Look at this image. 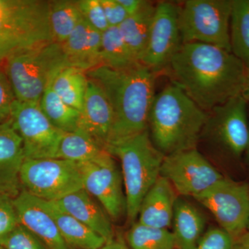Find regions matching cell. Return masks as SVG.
Here are the masks:
<instances>
[{
	"instance_id": "obj_1",
	"label": "cell",
	"mask_w": 249,
	"mask_h": 249,
	"mask_svg": "<svg viewBox=\"0 0 249 249\" xmlns=\"http://www.w3.org/2000/svg\"><path fill=\"white\" fill-rule=\"evenodd\" d=\"M247 70L231 52L193 42L183 44L165 71L173 85L209 112L241 95Z\"/></svg>"
},
{
	"instance_id": "obj_2",
	"label": "cell",
	"mask_w": 249,
	"mask_h": 249,
	"mask_svg": "<svg viewBox=\"0 0 249 249\" xmlns=\"http://www.w3.org/2000/svg\"><path fill=\"white\" fill-rule=\"evenodd\" d=\"M157 75L142 63L121 70L100 66L87 72L106 93L114 114L106 147L148 129Z\"/></svg>"
},
{
	"instance_id": "obj_3",
	"label": "cell",
	"mask_w": 249,
	"mask_h": 249,
	"mask_svg": "<svg viewBox=\"0 0 249 249\" xmlns=\"http://www.w3.org/2000/svg\"><path fill=\"white\" fill-rule=\"evenodd\" d=\"M208 112L176 85L155 95L148 118V131L155 146L167 156L196 148Z\"/></svg>"
},
{
	"instance_id": "obj_4",
	"label": "cell",
	"mask_w": 249,
	"mask_h": 249,
	"mask_svg": "<svg viewBox=\"0 0 249 249\" xmlns=\"http://www.w3.org/2000/svg\"><path fill=\"white\" fill-rule=\"evenodd\" d=\"M106 150L120 160L127 219L132 224L138 217L144 196L160 176L164 160L155 146L148 129L124 142L109 145Z\"/></svg>"
},
{
	"instance_id": "obj_5",
	"label": "cell",
	"mask_w": 249,
	"mask_h": 249,
	"mask_svg": "<svg viewBox=\"0 0 249 249\" xmlns=\"http://www.w3.org/2000/svg\"><path fill=\"white\" fill-rule=\"evenodd\" d=\"M1 62L16 99L29 103H40L55 75L68 67L61 44L55 42L19 51Z\"/></svg>"
},
{
	"instance_id": "obj_6",
	"label": "cell",
	"mask_w": 249,
	"mask_h": 249,
	"mask_svg": "<svg viewBox=\"0 0 249 249\" xmlns=\"http://www.w3.org/2000/svg\"><path fill=\"white\" fill-rule=\"evenodd\" d=\"M51 42L49 1L0 0V63L19 51Z\"/></svg>"
},
{
	"instance_id": "obj_7",
	"label": "cell",
	"mask_w": 249,
	"mask_h": 249,
	"mask_svg": "<svg viewBox=\"0 0 249 249\" xmlns=\"http://www.w3.org/2000/svg\"><path fill=\"white\" fill-rule=\"evenodd\" d=\"M232 0H188L180 6L178 27L183 44L202 43L231 52Z\"/></svg>"
},
{
	"instance_id": "obj_8",
	"label": "cell",
	"mask_w": 249,
	"mask_h": 249,
	"mask_svg": "<svg viewBox=\"0 0 249 249\" xmlns=\"http://www.w3.org/2000/svg\"><path fill=\"white\" fill-rule=\"evenodd\" d=\"M19 179L22 191L47 201L83 188L78 163L58 158L24 160Z\"/></svg>"
},
{
	"instance_id": "obj_9",
	"label": "cell",
	"mask_w": 249,
	"mask_h": 249,
	"mask_svg": "<svg viewBox=\"0 0 249 249\" xmlns=\"http://www.w3.org/2000/svg\"><path fill=\"white\" fill-rule=\"evenodd\" d=\"M9 119L22 139L25 160L55 158L64 132L47 119L39 103L16 100Z\"/></svg>"
},
{
	"instance_id": "obj_10",
	"label": "cell",
	"mask_w": 249,
	"mask_h": 249,
	"mask_svg": "<svg viewBox=\"0 0 249 249\" xmlns=\"http://www.w3.org/2000/svg\"><path fill=\"white\" fill-rule=\"evenodd\" d=\"M214 216L221 229L233 238L247 231L249 223V186L229 178L195 197Z\"/></svg>"
},
{
	"instance_id": "obj_11",
	"label": "cell",
	"mask_w": 249,
	"mask_h": 249,
	"mask_svg": "<svg viewBox=\"0 0 249 249\" xmlns=\"http://www.w3.org/2000/svg\"><path fill=\"white\" fill-rule=\"evenodd\" d=\"M160 176L169 181L177 194L194 198L224 178L196 148L165 156Z\"/></svg>"
},
{
	"instance_id": "obj_12",
	"label": "cell",
	"mask_w": 249,
	"mask_h": 249,
	"mask_svg": "<svg viewBox=\"0 0 249 249\" xmlns=\"http://www.w3.org/2000/svg\"><path fill=\"white\" fill-rule=\"evenodd\" d=\"M83 188L101 205L113 220L126 212L123 179L113 156L107 150L93 160L78 163Z\"/></svg>"
},
{
	"instance_id": "obj_13",
	"label": "cell",
	"mask_w": 249,
	"mask_h": 249,
	"mask_svg": "<svg viewBox=\"0 0 249 249\" xmlns=\"http://www.w3.org/2000/svg\"><path fill=\"white\" fill-rule=\"evenodd\" d=\"M180 6L169 1L156 4L148 43L141 63L157 74L165 71L183 45L178 27Z\"/></svg>"
},
{
	"instance_id": "obj_14",
	"label": "cell",
	"mask_w": 249,
	"mask_h": 249,
	"mask_svg": "<svg viewBox=\"0 0 249 249\" xmlns=\"http://www.w3.org/2000/svg\"><path fill=\"white\" fill-rule=\"evenodd\" d=\"M202 133L213 136L227 151L235 157L246 152L249 142L247 102L242 95L208 112Z\"/></svg>"
},
{
	"instance_id": "obj_15",
	"label": "cell",
	"mask_w": 249,
	"mask_h": 249,
	"mask_svg": "<svg viewBox=\"0 0 249 249\" xmlns=\"http://www.w3.org/2000/svg\"><path fill=\"white\" fill-rule=\"evenodd\" d=\"M14 202L19 224L38 237L49 249H71L62 238L45 201L22 191Z\"/></svg>"
},
{
	"instance_id": "obj_16",
	"label": "cell",
	"mask_w": 249,
	"mask_h": 249,
	"mask_svg": "<svg viewBox=\"0 0 249 249\" xmlns=\"http://www.w3.org/2000/svg\"><path fill=\"white\" fill-rule=\"evenodd\" d=\"M25 160L22 141L11 121L0 124V193L15 199L22 191L21 168Z\"/></svg>"
},
{
	"instance_id": "obj_17",
	"label": "cell",
	"mask_w": 249,
	"mask_h": 249,
	"mask_svg": "<svg viewBox=\"0 0 249 249\" xmlns=\"http://www.w3.org/2000/svg\"><path fill=\"white\" fill-rule=\"evenodd\" d=\"M80 128L88 132L106 149L110 134L114 114L101 87L88 78L83 108L80 111Z\"/></svg>"
},
{
	"instance_id": "obj_18",
	"label": "cell",
	"mask_w": 249,
	"mask_h": 249,
	"mask_svg": "<svg viewBox=\"0 0 249 249\" xmlns=\"http://www.w3.org/2000/svg\"><path fill=\"white\" fill-rule=\"evenodd\" d=\"M53 202L62 211L101 235L106 242L115 237L111 218L101 205L83 188Z\"/></svg>"
},
{
	"instance_id": "obj_19",
	"label": "cell",
	"mask_w": 249,
	"mask_h": 249,
	"mask_svg": "<svg viewBox=\"0 0 249 249\" xmlns=\"http://www.w3.org/2000/svg\"><path fill=\"white\" fill-rule=\"evenodd\" d=\"M101 37L102 34L83 18L70 37L61 44L68 67L88 72L101 66Z\"/></svg>"
},
{
	"instance_id": "obj_20",
	"label": "cell",
	"mask_w": 249,
	"mask_h": 249,
	"mask_svg": "<svg viewBox=\"0 0 249 249\" xmlns=\"http://www.w3.org/2000/svg\"><path fill=\"white\" fill-rule=\"evenodd\" d=\"M177 193L163 177L157 178L140 206L138 222L148 227L168 229L173 222Z\"/></svg>"
},
{
	"instance_id": "obj_21",
	"label": "cell",
	"mask_w": 249,
	"mask_h": 249,
	"mask_svg": "<svg viewBox=\"0 0 249 249\" xmlns=\"http://www.w3.org/2000/svg\"><path fill=\"white\" fill-rule=\"evenodd\" d=\"M205 224L204 216L197 208L184 199H177L172 222L176 249H196Z\"/></svg>"
},
{
	"instance_id": "obj_22",
	"label": "cell",
	"mask_w": 249,
	"mask_h": 249,
	"mask_svg": "<svg viewBox=\"0 0 249 249\" xmlns=\"http://www.w3.org/2000/svg\"><path fill=\"white\" fill-rule=\"evenodd\" d=\"M53 216L62 238L72 249H99L106 241L89 227L62 211L53 201H45Z\"/></svg>"
},
{
	"instance_id": "obj_23",
	"label": "cell",
	"mask_w": 249,
	"mask_h": 249,
	"mask_svg": "<svg viewBox=\"0 0 249 249\" xmlns=\"http://www.w3.org/2000/svg\"><path fill=\"white\" fill-rule=\"evenodd\" d=\"M155 9L156 5L150 2L140 12L128 16L119 27L132 58L139 63L146 50Z\"/></svg>"
},
{
	"instance_id": "obj_24",
	"label": "cell",
	"mask_w": 249,
	"mask_h": 249,
	"mask_svg": "<svg viewBox=\"0 0 249 249\" xmlns=\"http://www.w3.org/2000/svg\"><path fill=\"white\" fill-rule=\"evenodd\" d=\"M105 150L90 134L79 127L62 134L55 158L84 163L96 158Z\"/></svg>"
},
{
	"instance_id": "obj_25",
	"label": "cell",
	"mask_w": 249,
	"mask_h": 249,
	"mask_svg": "<svg viewBox=\"0 0 249 249\" xmlns=\"http://www.w3.org/2000/svg\"><path fill=\"white\" fill-rule=\"evenodd\" d=\"M88 84L87 72L71 67L62 69L51 83L52 89L59 97L79 111L83 108Z\"/></svg>"
},
{
	"instance_id": "obj_26",
	"label": "cell",
	"mask_w": 249,
	"mask_h": 249,
	"mask_svg": "<svg viewBox=\"0 0 249 249\" xmlns=\"http://www.w3.org/2000/svg\"><path fill=\"white\" fill-rule=\"evenodd\" d=\"M83 19L77 0L49 1V24L54 42L63 43Z\"/></svg>"
},
{
	"instance_id": "obj_27",
	"label": "cell",
	"mask_w": 249,
	"mask_h": 249,
	"mask_svg": "<svg viewBox=\"0 0 249 249\" xmlns=\"http://www.w3.org/2000/svg\"><path fill=\"white\" fill-rule=\"evenodd\" d=\"M230 45L231 53L249 69V0H232Z\"/></svg>"
},
{
	"instance_id": "obj_28",
	"label": "cell",
	"mask_w": 249,
	"mask_h": 249,
	"mask_svg": "<svg viewBox=\"0 0 249 249\" xmlns=\"http://www.w3.org/2000/svg\"><path fill=\"white\" fill-rule=\"evenodd\" d=\"M39 105L47 119L64 133L79 128L80 111L64 102L52 89L51 83L45 89Z\"/></svg>"
},
{
	"instance_id": "obj_29",
	"label": "cell",
	"mask_w": 249,
	"mask_h": 249,
	"mask_svg": "<svg viewBox=\"0 0 249 249\" xmlns=\"http://www.w3.org/2000/svg\"><path fill=\"white\" fill-rule=\"evenodd\" d=\"M100 59L101 66L116 70L128 68L139 63L132 58L119 27H109L102 33Z\"/></svg>"
},
{
	"instance_id": "obj_30",
	"label": "cell",
	"mask_w": 249,
	"mask_h": 249,
	"mask_svg": "<svg viewBox=\"0 0 249 249\" xmlns=\"http://www.w3.org/2000/svg\"><path fill=\"white\" fill-rule=\"evenodd\" d=\"M126 239L131 249H176L173 232L168 229L148 227L138 221L132 224Z\"/></svg>"
},
{
	"instance_id": "obj_31",
	"label": "cell",
	"mask_w": 249,
	"mask_h": 249,
	"mask_svg": "<svg viewBox=\"0 0 249 249\" xmlns=\"http://www.w3.org/2000/svg\"><path fill=\"white\" fill-rule=\"evenodd\" d=\"M0 245L4 249H49L38 237L19 224L0 240Z\"/></svg>"
},
{
	"instance_id": "obj_32",
	"label": "cell",
	"mask_w": 249,
	"mask_h": 249,
	"mask_svg": "<svg viewBox=\"0 0 249 249\" xmlns=\"http://www.w3.org/2000/svg\"><path fill=\"white\" fill-rule=\"evenodd\" d=\"M83 17L90 25L101 34L109 28L100 0H77Z\"/></svg>"
},
{
	"instance_id": "obj_33",
	"label": "cell",
	"mask_w": 249,
	"mask_h": 249,
	"mask_svg": "<svg viewBox=\"0 0 249 249\" xmlns=\"http://www.w3.org/2000/svg\"><path fill=\"white\" fill-rule=\"evenodd\" d=\"M14 199L0 193V240L19 224Z\"/></svg>"
},
{
	"instance_id": "obj_34",
	"label": "cell",
	"mask_w": 249,
	"mask_h": 249,
	"mask_svg": "<svg viewBox=\"0 0 249 249\" xmlns=\"http://www.w3.org/2000/svg\"><path fill=\"white\" fill-rule=\"evenodd\" d=\"M233 241L229 232L216 228L202 235L196 249H231Z\"/></svg>"
},
{
	"instance_id": "obj_35",
	"label": "cell",
	"mask_w": 249,
	"mask_h": 249,
	"mask_svg": "<svg viewBox=\"0 0 249 249\" xmlns=\"http://www.w3.org/2000/svg\"><path fill=\"white\" fill-rule=\"evenodd\" d=\"M16 95L3 67L0 66V124L9 120Z\"/></svg>"
},
{
	"instance_id": "obj_36",
	"label": "cell",
	"mask_w": 249,
	"mask_h": 249,
	"mask_svg": "<svg viewBox=\"0 0 249 249\" xmlns=\"http://www.w3.org/2000/svg\"><path fill=\"white\" fill-rule=\"evenodd\" d=\"M109 27H119L128 18V14L118 0H100Z\"/></svg>"
},
{
	"instance_id": "obj_37",
	"label": "cell",
	"mask_w": 249,
	"mask_h": 249,
	"mask_svg": "<svg viewBox=\"0 0 249 249\" xmlns=\"http://www.w3.org/2000/svg\"><path fill=\"white\" fill-rule=\"evenodd\" d=\"M118 1L129 16L140 12L151 2L145 0H118Z\"/></svg>"
},
{
	"instance_id": "obj_38",
	"label": "cell",
	"mask_w": 249,
	"mask_h": 249,
	"mask_svg": "<svg viewBox=\"0 0 249 249\" xmlns=\"http://www.w3.org/2000/svg\"><path fill=\"white\" fill-rule=\"evenodd\" d=\"M231 249H249V231L234 238Z\"/></svg>"
},
{
	"instance_id": "obj_39",
	"label": "cell",
	"mask_w": 249,
	"mask_h": 249,
	"mask_svg": "<svg viewBox=\"0 0 249 249\" xmlns=\"http://www.w3.org/2000/svg\"><path fill=\"white\" fill-rule=\"evenodd\" d=\"M99 249H131L121 238H115L106 242V244Z\"/></svg>"
},
{
	"instance_id": "obj_40",
	"label": "cell",
	"mask_w": 249,
	"mask_h": 249,
	"mask_svg": "<svg viewBox=\"0 0 249 249\" xmlns=\"http://www.w3.org/2000/svg\"><path fill=\"white\" fill-rule=\"evenodd\" d=\"M241 95H242V97L245 98L247 103L249 102V69H247V70L245 85H244L243 89H242Z\"/></svg>"
},
{
	"instance_id": "obj_41",
	"label": "cell",
	"mask_w": 249,
	"mask_h": 249,
	"mask_svg": "<svg viewBox=\"0 0 249 249\" xmlns=\"http://www.w3.org/2000/svg\"><path fill=\"white\" fill-rule=\"evenodd\" d=\"M246 152H247V157H248V159L249 160V142H248V146H247V150H246Z\"/></svg>"
},
{
	"instance_id": "obj_42",
	"label": "cell",
	"mask_w": 249,
	"mask_h": 249,
	"mask_svg": "<svg viewBox=\"0 0 249 249\" xmlns=\"http://www.w3.org/2000/svg\"><path fill=\"white\" fill-rule=\"evenodd\" d=\"M0 249H4V248H3L2 246H1V245H0Z\"/></svg>"
},
{
	"instance_id": "obj_43",
	"label": "cell",
	"mask_w": 249,
	"mask_h": 249,
	"mask_svg": "<svg viewBox=\"0 0 249 249\" xmlns=\"http://www.w3.org/2000/svg\"><path fill=\"white\" fill-rule=\"evenodd\" d=\"M247 231H249V223L248 227H247Z\"/></svg>"
}]
</instances>
